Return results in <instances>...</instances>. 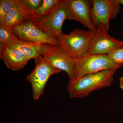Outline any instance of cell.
<instances>
[{
    "label": "cell",
    "instance_id": "6da1fadb",
    "mask_svg": "<svg viewBox=\"0 0 123 123\" xmlns=\"http://www.w3.org/2000/svg\"><path fill=\"white\" fill-rule=\"evenodd\" d=\"M117 70L108 69L75 77L69 81L67 87L68 92L71 98H81L95 91L109 87L113 82Z\"/></svg>",
    "mask_w": 123,
    "mask_h": 123
},
{
    "label": "cell",
    "instance_id": "7a4b0ae2",
    "mask_svg": "<svg viewBox=\"0 0 123 123\" xmlns=\"http://www.w3.org/2000/svg\"><path fill=\"white\" fill-rule=\"evenodd\" d=\"M96 30L76 29L68 34L62 33L56 39L60 47L75 60L88 53Z\"/></svg>",
    "mask_w": 123,
    "mask_h": 123
},
{
    "label": "cell",
    "instance_id": "3957f363",
    "mask_svg": "<svg viewBox=\"0 0 123 123\" xmlns=\"http://www.w3.org/2000/svg\"><path fill=\"white\" fill-rule=\"evenodd\" d=\"M66 19L74 20L73 17L64 0H59L48 14L33 22L40 30L56 39L63 33L62 26Z\"/></svg>",
    "mask_w": 123,
    "mask_h": 123
},
{
    "label": "cell",
    "instance_id": "277c9868",
    "mask_svg": "<svg viewBox=\"0 0 123 123\" xmlns=\"http://www.w3.org/2000/svg\"><path fill=\"white\" fill-rule=\"evenodd\" d=\"M121 67L114 64L107 55L88 52L74 60V75L77 77L108 69L117 70Z\"/></svg>",
    "mask_w": 123,
    "mask_h": 123
},
{
    "label": "cell",
    "instance_id": "5b68a950",
    "mask_svg": "<svg viewBox=\"0 0 123 123\" xmlns=\"http://www.w3.org/2000/svg\"><path fill=\"white\" fill-rule=\"evenodd\" d=\"M35 68L26 77L31 85L33 97L37 100L43 94L46 84L52 75L61 72L42 56L35 59Z\"/></svg>",
    "mask_w": 123,
    "mask_h": 123
},
{
    "label": "cell",
    "instance_id": "8992f818",
    "mask_svg": "<svg viewBox=\"0 0 123 123\" xmlns=\"http://www.w3.org/2000/svg\"><path fill=\"white\" fill-rule=\"evenodd\" d=\"M40 50L43 57L48 60L55 68L65 71L69 80L75 78L74 60L67 54L59 46L48 43L40 45Z\"/></svg>",
    "mask_w": 123,
    "mask_h": 123
},
{
    "label": "cell",
    "instance_id": "52a82bcc",
    "mask_svg": "<svg viewBox=\"0 0 123 123\" xmlns=\"http://www.w3.org/2000/svg\"><path fill=\"white\" fill-rule=\"evenodd\" d=\"M121 10L118 0H93L90 10L92 23L97 28L103 24L109 30V21L116 17Z\"/></svg>",
    "mask_w": 123,
    "mask_h": 123
},
{
    "label": "cell",
    "instance_id": "ba28073f",
    "mask_svg": "<svg viewBox=\"0 0 123 123\" xmlns=\"http://www.w3.org/2000/svg\"><path fill=\"white\" fill-rule=\"evenodd\" d=\"M108 31L103 24L97 26L91 42L88 53L107 55L115 49L123 47V41L111 37Z\"/></svg>",
    "mask_w": 123,
    "mask_h": 123
},
{
    "label": "cell",
    "instance_id": "9c48e42d",
    "mask_svg": "<svg viewBox=\"0 0 123 123\" xmlns=\"http://www.w3.org/2000/svg\"><path fill=\"white\" fill-rule=\"evenodd\" d=\"M11 29L21 40L38 44L48 43L59 46L56 39L40 30L33 22L24 23Z\"/></svg>",
    "mask_w": 123,
    "mask_h": 123
},
{
    "label": "cell",
    "instance_id": "30bf717a",
    "mask_svg": "<svg viewBox=\"0 0 123 123\" xmlns=\"http://www.w3.org/2000/svg\"><path fill=\"white\" fill-rule=\"evenodd\" d=\"M72 14L74 20L79 22L89 30L96 29L92 23L90 10L92 0H64Z\"/></svg>",
    "mask_w": 123,
    "mask_h": 123
},
{
    "label": "cell",
    "instance_id": "8fae6325",
    "mask_svg": "<svg viewBox=\"0 0 123 123\" xmlns=\"http://www.w3.org/2000/svg\"><path fill=\"white\" fill-rule=\"evenodd\" d=\"M0 58L7 68L15 71L22 69L29 61L19 51L6 45H0Z\"/></svg>",
    "mask_w": 123,
    "mask_h": 123
},
{
    "label": "cell",
    "instance_id": "7c38bea8",
    "mask_svg": "<svg viewBox=\"0 0 123 123\" xmlns=\"http://www.w3.org/2000/svg\"><path fill=\"white\" fill-rule=\"evenodd\" d=\"M16 4L6 18L4 25L10 29L32 21L31 12L25 6L21 0H16Z\"/></svg>",
    "mask_w": 123,
    "mask_h": 123
},
{
    "label": "cell",
    "instance_id": "4fadbf2b",
    "mask_svg": "<svg viewBox=\"0 0 123 123\" xmlns=\"http://www.w3.org/2000/svg\"><path fill=\"white\" fill-rule=\"evenodd\" d=\"M40 44L23 41L18 38L7 46L19 51L29 60L31 59L35 60L42 56L40 50Z\"/></svg>",
    "mask_w": 123,
    "mask_h": 123
},
{
    "label": "cell",
    "instance_id": "5bb4252c",
    "mask_svg": "<svg viewBox=\"0 0 123 123\" xmlns=\"http://www.w3.org/2000/svg\"><path fill=\"white\" fill-rule=\"evenodd\" d=\"M59 0H43L42 5L31 14L32 22L39 20L48 14Z\"/></svg>",
    "mask_w": 123,
    "mask_h": 123
},
{
    "label": "cell",
    "instance_id": "9a60e30c",
    "mask_svg": "<svg viewBox=\"0 0 123 123\" xmlns=\"http://www.w3.org/2000/svg\"><path fill=\"white\" fill-rule=\"evenodd\" d=\"M18 38L11 29L0 25V45H9Z\"/></svg>",
    "mask_w": 123,
    "mask_h": 123
},
{
    "label": "cell",
    "instance_id": "2e32d148",
    "mask_svg": "<svg viewBox=\"0 0 123 123\" xmlns=\"http://www.w3.org/2000/svg\"><path fill=\"white\" fill-rule=\"evenodd\" d=\"M16 0H0V25H4L6 18L16 4Z\"/></svg>",
    "mask_w": 123,
    "mask_h": 123
},
{
    "label": "cell",
    "instance_id": "e0dca14e",
    "mask_svg": "<svg viewBox=\"0 0 123 123\" xmlns=\"http://www.w3.org/2000/svg\"><path fill=\"white\" fill-rule=\"evenodd\" d=\"M108 57L116 65L122 66L123 65V47L115 49L107 54Z\"/></svg>",
    "mask_w": 123,
    "mask_h": 123
},
{
    "label": "cell",
    "instance_id": "ac0fdd59",
    "mask_svg": "<svg viewBox=\"0 0 123 123\" xmlns=\"http://www.w3.org/2000/svg\"><path fill=\"white\" fill-rule=\"evenodd\" d=\"M21 1L32 14L42 5L43 0H21Z\"/></svg>",
    "mask_w": 123,
    "mask_h": 123
},
{
    "label": "cell",
    "instance_id": "d6986e66",
    "mask_svg": "<svg viewBox=\"0 0 123 123\" xmlns=\"http://www.w3.org/2000/svg\"><path fill=\"white\" fill-rule=\"evenodd\" d=\"M120 87L123 90V76L119 78Z\"/></svg>",
    "mask_w": 123,
    "mask_h": 123
},
{
    "label": "cell",
    "instance_id": "ffe728a7",
    "mask_svg": "<svg viewBox=\"0 0 123 123\" xmlns=\"http://www.w3.org/2000/svg\"><path fill=\"white\" fill-rule=\"evenodd\" d=\"M118 1L120 5H123V0H118Z\"/></svg>",
    "mask_w": 123,
    "mask_h": 123
}]
</instances>
